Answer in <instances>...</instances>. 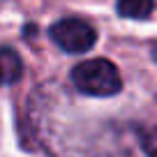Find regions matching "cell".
Listing matches in <instances>:
<instances>
[{
	"mask_svg": "<svg viewBox=\"0 0 157 157\" xmlns=\"http://www.w3.org/2000/svg\"><path fill=\"white\" fill-rule=\"evenodd\" d=\"M152 58L157 60V42H155V46H152Z\"/></svg>",
	"mask_w": 157,
	"mask_h": 157,
	"instance_id": "6",
	"label": "cell"
},
{
	"mask_svg": "<svg viewBox=\"0 0 157 157\" xmlns=\"http://www.w3.org/2000/svg\"><path fill=\"white\" fill-rule=\"evenodd\" d=\"M116 7L125 19H146L155 10V0H118Z\"/></svg>",
	"mask_w": 157,
	"mask_h": 157,
	"instance_id": "3",
	"label": "cell"
},
{
	"mask_svg": "<svg viewBox=\"0 0 157 157\" xmlns=\"http://www.w3.org/2000/svg\"><path fill=\"white\" fill-rule=\"evenodd\" d=\"M72 83L88 97H113L123 88V78L111 60L90 58L72 69Z\"/></svg>",
	"mask_w": 157,
	"mask_h": 157,
	"instance_id": "1",
	"label": "cell"
},
{
	"mask_svg": "<svg viewBox=\"0 0 157 157\" xmlns=\"http://www.w3.org/2000/svg\"><path fill=\"white\" fill-rule=\"evenodd\" d=\"M21 74V58L10 49H0V86L16 81Z\"/></svg>",
	"mask_w": 157,
	"mask_h": 157,
	"instance_id": "4",
	"label": "cell"
},
{
	"mask_svg": "<svg viewBox=\"0 0 157 157\" xmlns=\"http://www.w3.org/2000/svg\"><path fill=\"white\" fill-rule=\"evenodd\" d=\"M51 39L67 53H86L95 46L97 33L88 21L67 16L51 25Z\"/></svg>",
	"mask_w": 157,
	"mask_h": 157,
	"instance_id": "2",
	"label": "cell"
},
{
	"mask_svg": "<svg viewBox=\"0 0 157 157\" xmlns=\"http://www.w3.org/2000/svg\"><path fill=\"white\" fill-rule=\"evenodd\" d=\"M143 150L148 157H157V125L143 136Z\"/></svg>",
	"mask_w": 157,
	"mask_h": 157,
	"instance_id": "5",
	"label": "cell"
}]
</instances>
